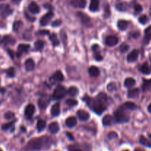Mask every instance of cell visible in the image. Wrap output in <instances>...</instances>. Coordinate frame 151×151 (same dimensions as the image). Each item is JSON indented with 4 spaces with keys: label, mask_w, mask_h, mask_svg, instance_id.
<instances>
[{
    "label": "cell",
    "mask_w": 151,
    "mask_h": 151,
    "mask_svg": "<svg viewBox=\"0 0 151 151\" xmlns=\"http://www.w3.org/2000/svg\"><path fill=\"white\" fill-rule=\"evenodd\" d=\"M60 112H61V106L59 103H55V105H53L51 108V114L53 117L59 116Z\"/></svg>",
    "instance_id": "14"
},
{
    "label": "cell",
    "mask_w": 151,
    "mask_h": 151,
    "mask_svg": "<svg viewBox=\"0 0 151 151\" xmlns=\"http://www.w3.org/2000/svg\"><path fill=\"white\" fill-rule=\"evenodd\" d=\"M29 10H30V13H33V14H36V13H38L40 11V8L38 5H37L36 2H31L30 5H29Z\"/></svg>",
    "instance_id": "18"
},
{
    "label": "cell",
    "mask_w": 151,
    "mask_h": 151,
    "mask_svg": "<svg viewBox=\"0 0 151 151\" xmlns=\"http://www.w3.org/2000/svg\"><path fill=\"white\" fill-rule=\"evenodd\" d=\"M59 125H58V123L56 122V121H53V122H52L51 124L49 125V131L51 133H53V134L57 133V132L59 131Z\"/></svg>",
    "instance_id": "15"
},
{
    "label": "cell",
    "mask_w": 151,
    "mask_h": 151,
    "mask_svg": "<svg viewBox=\"0 0 151 151\" xmlns=\"http://www.w3.org/2000/svg\"><path fill=\"white\" fill-rule=\"evenodd\" d=\"M131 36L133 37V38H137V37L139 36V32H136V33H135L134 32V33H131Z\"/></svg>",
    "instance_id": "52"
},
{
    "label": "cell",
    "mask_w": 151,
    "mask_h": 151,
    "mask_svg": "<svg viewBox=\"0 0 151 151\" xmlns=\"http://www.w3.org/2000/svg\"><path fill=\"white\" fill-rule=\"evenodd\" d=\"M63 80H64V76H63L62 73L59 71V70L56 71L50 78V81H51V82H53V83H55L57 81H61Z\"/></svg>",
    "instance_id": "8"
},
{
    "label": "cell",
    "mask_w": 151,
    "mask_h": 151,
    "mask_svg": "<svg viewBox=\"0 0 151 151\" xmlns=\"http://www.w3.org/2000/svg\"><path fill=\"white\" fill-rule=\"evenodd\" d=\"M151 39V25L145 30V43L148 44Z\"/></svg>",
    "instance_id": "24"
},
{
    "label": "cell",
    "mask_w": 151,
    "mask_h": 151,
    "mask_svg": "<svg viewBox=\"0 0 151 151\" xmlns=\"http://www.w3.org/2000/svg\"><path fill=\"white\" fill-rule=\"evenodd\" d=\"M20 1L21 0H13V2H15V3H18V2H20Z\"/></svg>",
    "instance_id": "57"
},
{
    "label": "cell",
    "mask_w": 151,
    "mask_h": 151,
    "mask_svg": "<svg viewBox=\"0 0 151 151\" xmlns=\"http://www.w3.org/2000/svg\"><path fill=\"white\" fill-rule=\"evenodd\" d=\"M35 110H36V108H35L34 105L33 104H29L27 105V106L25 108V116L27 119H31L33 115L34 114Z\"/></svg>",
    "instance_id": "6"
},
{
    "label": "cell",
    "mask_w": 151,
    "mask_h": 151,
    "mask_svg": "<svg viewBox=\"0 0 151 151\" xmlns=\"http://www.w3.org/2000/svg\"><path fill=\"white\" fill-rule=\"evenodd\" d=\"M66 136H67L68 137H69V139H71V140H72H72H74V137H73L72 135L71 134V133H66Z\"/></svg>",
    "instance_id": "53"
},
{
    "label": "cell",
    "mask_w": 151,
    "mask_h": 151,
    "mask_svg": "<svg viewBox=\"0 0 151 151\" xmlns=\"http://www.w3.org/2000/svg\"><path fill=\"white\" fill-rule=\"evenodd\" d=\"M14 116H15V113H13V112L11 111L7 112V113L5 114V118L6 119H13Z\"/></svg>",
    "instance_id": "44"
},
{
    "label": "cell",
    "mask_w": 151,
    "mask_h": 151,
    "mask_svg": "<svg viewBox=\"0 0 151 151\" xmlns=\"http://www.w3.org/2000/svg\"><path fill=\"white\" fill-rule=\"evenodd\" d=\"M89 9L91 11H97L99 9V0H91Z\"/></svg>",
    "instance_id": "22"
},
{
    "label": "cell",
    "mask_w": 151,
    "mask_h": 151,
    "mask_svg": "<svg viewBox=\"0 0 151 151\" xmlns=\"http://www.w3.org/2000/svg\"><path fill=\"white\" fill-rule=\"evenodd\" d=\"M128 22L126 20H120L117 23V26H118L119 29L120 30H126L128 26Z\"/></svg>",
    "instance_id": "23"
},
{
    "label": "cell",
    "mask_w": 151,
    "mask_h": 151,
    "mask_svg": "<svg viewBox=\"0 0 151 151\" xmlns=\"http://www.w3.org/2000/svg\"><path fill=\"white\" fill-rule=\"evenodd\" d=\"M140 70L141 71V73H143L144 74H150V67L148 66V63H144L141 65V68H140Z\"/></svg>",
    "instance_id": "33"
},
{
    "label": "cell",
    "mask_w": 151,
    "mask_h": 151,
    "mask_svg": "<svg viewBox=\"0 0 151 151\" xmlns=\"http://www.w3.org/2000/svg\"><path fill=\"white\" fill-rule=\"evenodd\" d=\"M37 34L38 35H41V36H44V35H48L49 34V30H39V31L37 32Z\"/></svg>",
    "instance_id": "48"
},
{
    "label": "cell",
    "mask_w": 151,
    "mask_h": 151,
    "mask_svg": "<svg viewBox=\"0 0 151 151\" xmlns=\"http://www.w3.org/2000/svg\"><path fill=\"white\" fill-rule=\"evenodd\" d=\"M66 103L69 106H71V107H74L75 106V105H77V101H76V100L74 99H67L66 100Z\"/></svg>",
    "instance_id": "41"
},
{
    "label": "cell",
    "mask_w": 151,
    "mask_h": 151,
    "mask_svg": "<svg viewBox=\"0 0 151 151\" xmlns=\"http://www.w3.org/2000/svg\"><path fill=\"white\" fill-rule=\"evenodd\" d=\"M51 140L49 137H40L33 139L27 143V148L30 150H41L47 148L50 145Z\"/></svg>",
    "instance_id": "1"
},
{
    "label": "cell",
    "mask_w": 151,
    "mask_h": 151,
    "mask_svg": "<svg viewBox=\"0 0 151 151\" xmlns=\"http://www.w3.org/2000/svg\"><path fill=\"white\" fill-rule=\"evenodd\" d=\"M72 5L77 8H84L86 5L85 0H72Z\"/></svg>",
    "instance_id": "11"
},
{
    "label": "cell",
    "mask_w": 151,
    "mask_h": 151,
    "mask_svg": "<svg viewBox=\"0 0 151 151\" xmlns=\"http://www.w3.org/2000/svg\"><path fill=\"white\" fill-rule=\"evenodd\" d=\"M135 84H136V81H135L134 79L133 78H127L125 80V83H124V85H125V86L126 87V88H131V87H133V85H135Z\"/></svg>",
    "instance_id": "29"
},
{
    "label": "cell",
    "mask_w": 151,
    "mask_h": 151,
    "mask_svg": "<svg viewBox=\"0 0 151 151\" xmlns=\"http://www.w3.org/2000/svg\"><path fill=\"white\" fill-rule=\"evenodd\" d=\"M116 8L120 11H125L128 9V4L126 2H119L116 5Z\"/></svg>",
    "instance_id": "28"
},
{
    "label": "cell",
    "mask_w": 151,
    "mask_h": 151,
    "mask_svg": "<svg viewBox=\"0 0 151 151\" xmlns=\"http://www.w3.org/2000/svg\"><path fill=\"white\" fill-rule=\"evenodd\" d=\"M149 136H150V139H151V133L149 135Z\"/></svg>",
    "instance_id": "59"
},
{
    "label": "cell",
    "mask_w": 151,
    "mask_h": 151,
    "mask_svg": "<svg viewBox=\"0 0 151 151\" xmlns=\"http://www.w3.org/2000/svg\"><path fill=\"white\" fill-rule=\"evenodd\" d=\"M48 103H49V101H46V99L41 98V99H40L39 100H38V106H39L40 109L44 110V109H45L46 107H47Z\"/></svg>",
    "instance_id": "32"
},
{
    "label": "cell",
    "mask_w": 151,
    "mask_h": 151,
    "mask_svg": "<svg viewBox=\"0 0 151 151\" xmlns=\"http://www.w3.org/2000/svg\"><path fill=\"white\" fill-rule=\"evenodd\" d=\"M6 73L9 77H14V76H15V69L13 68H9L8 70L6 71Z\"/></svg>",
    "instance_id": "42"
},
{
    "label": "cell",
    "mask_w": 151,
    "mask_h": 151,
    "mask_svg": "<svg viewBox=\"0 0 151 151\" xmlns=\"http://www.w3.org/2000/svg\"><path fill=\"white\" fill-rule=\"evenodd\" d=\"M114 119L118 123H125L129 121V117L122 108H119L114 112Z\"/></svg>",
    "instance_id": "2"
},
{
    "label": "cell",
    "mask_w": 151,
    "mask_h": 151,
    "mask_svg": "<svg viewBox=\"0 0 151 151\" xmlns=\"http://www.w3.org/2000/svg\"><path fill=\"white\" fill-rule=\"evenodd\" d=\"M110 15V11H109V8L107 5L106 8H105V17H109Z\"/></svg>",
    "instance_id": "50"
},
{
    "label": "cell",
    "mask_w": 151,
    "mask_h": 151,
    "mask_svg": "<svg viewBox=\"0 0 151 151\" xmlns=\"http://www.w3.org/2000/svg\"><path fill=\"white\" fill-rule=\"evenodd\" d=\"M44 47V42L42 40H38L35 42L34 48L36 50H41Z\"/></svg>",
    "instance_id": "30"
},
{
    "label": "cell",
    "mask_w": 151,
    "mask_h": 151,
    "mask_svg": "<svg viewBox=\"0 0 151 151\" xmlns=\"http://www.w3.org/2000/svg\"><path fill=\"white\" fill-rule=\"evenodd\" d=\"M150 62H151V59H150Z\"/></svg>",
    "instance_id": "62"
},
{
    "label": "cell",
    "mask_w": 151,
    "mask_h": 151,
    "mask_svg": "<svg viewBox=\"0 0 151 151\" xmlns=\"http://www.w3.org/2000/svg\"><path fill=\"white\" fill-rule=\"evenodd\" d=\"M139 142L141 143V145H144V146L151 148V141H149L148 139H147L144 136H141L139 137Z\"/></svg>",
    "instance_id": "27"
},
{
    "label": "cell",
    "mask_w": 151,
    "mask_h": 151,
    "mask_svg": "<svg viewBox=\"0 0 151 151\" xmlns=\"http://www.w3.org/2000/svg\"><path fill=\"white\" fill-rule=\"evenodd\" d=\"M94 58H95V59L97 60V61H101V60H102V57L101 56V54H100L98 50L94 51Z\"/></svg>",
    "instance_id": "45"
},
{
    "label": "cell",
    "mask_w": 151,
    "mask_h": 151,
    "mask_svg": "<svg viewBox=\"0 0 151 151\" xmlns=\"http://www.w3.org/2000/svg\"><path fill=\"white\" fill-rule=\"evenodd\" d=\"M30 48V45H27V44H20L18 47V56L19 57L21 53H27Z\"/></svg>",
    "instance_id": "16"
},
{
    "label": "cell",
    "mask_w": 151,
    "mask_h": 151,
    "mask_svg": "<svg viewBox=\"0 0 151 151\" xmlns=\"http://www.w3.org/2000/svg\"><path fill=\"white\" fill-rule=\"evenodd\" d=\"M77 116L81 121H86L90 118V114L84 110H79L77 111Z\"/></svg>",
    "instance_id": "12"
},
{
    "label": "cell",
    "mask_w": 151,
    "mask_h": 151,
    "mask_svg": "<svg viewBox=\"0 0 151 151\" xmlns=\"http://www.w3.org/2000/svg\"><path fill=\"white\" fill-rule=\"evenodd\" d=\"M14 122H15V121H11V122H8V123H6V124H4V125H2V129L3 130H8L10 129L11 127L13 126V125H14Z\"/></svg>",
    "instance_id": "38"
},
{
    "label": "cell",
    "mask_w": 151,
    "mask_h": 151,
    "mask_svg": "<svg viewBox=\"0 0 151 151\" xmlns=\"http://www.w3.org/2000/svg\"><path fill=\"white\" fill-rule=\"evenodd\" d=\"M150 16H151V7H150Z\"/></svg>",
    "instance_id": "58"
},
{
    "label": "cell",
    "mask_w": 151,
    "mask_h": 151,
    "mask_svg": "<svg viewBox=\"0 0 151 151\" xmlns=\"http://www.w3.org/2000/svg\"><path fill=\"white\" fill-rule=\"evenodd\" d=\"M61 24V20H55V21H54V22H53V24H52V26L53 27H57L59 26Z\"/></svg>",
    "instance_id": "49"
},
{
    "label": "cell",
    "mask_w": 151,
    "mask_h": 151,
    "mask_svg": "<svg viewBox=\"0 0 151 151\" xmlns=\"http://www.w3.org/2000/svg\"><path fill=\"white\" fill-rule=\"evenodd\" d=\"M13 13V10L10 6L7 4L0 5V16L2 18H6Z\"/></svg>",
    "instance_id": "4"
},
{
    "label": "cell",
    "mask_w": 151,
    "mask_h": 151,
    "mask_svg": "<svg viewBox=\"0 0 151 151\" xmlns=\"http://www.w3.org/2000/svg\"><path fill=\"white\" fill-rule=\"evenodd\" d=\"M66 125L68 128H74L77 125V119L74 116H70L66 120Z\"/></svg>",
    "instance_id": "17"
},
{
    "label": "cell",
    "mask_w": 151,
    "mask_h": 151,
    "mask_svg": "<svg viewBox=\"0 0 151 151\" xmlns=\"http://www.w3.org/2000/svg\"><path fill=\"white\" fill-rule=\"evenodd\" d=\"M151 89V79H144L143 80L142 90L144 91L149 90Z\"/></svg>",
    "instance_id": "25"
},
{
    "label": "cell",
    "mask_w": 151,
    "mask_h": 151,
    "mask_svg": "<svg viewBox=\"0 0 151 151\" xmlns=\"http://www.w3.org/2000/svg\"><path fill=\"white\" fill-rule=\"evenodd\" d=\"M77 17L81 19V22L85 26H89L91 25V19L88 15H86L85 13H81V12H78L77 13Z\"/></svg>",
    "instance_id": "5"
},
{
    "label": "cell",
    "mask_w": 151,
    "mask_h": 151,
    "mask_svg": "<svg viewBox=\"0 0 151 151\" xmlns=\"http://www.w3.org/2000/svg\"><path fill=\"white\" fill-rule=\"evenodd\" d=\"M49 39L51 40L52 43H53V46H57V45H58L60 44V42L59 40H58V39H57V36H56L55 33H51V34H49Z\"/></svg>",
    "instance_id": "26"
},
{
    "label": "cell",
    "mask_w": 151,
    "mask_h": 151,
    "mask_svg": "<svg viewBox=\"0 0 151 151\" xmlns=\"http://www.w3.org/2000/svg\"><path fill=\"white\" fill-rule=\"evenodd\" d=\"M134 151H145L143 149H141V148H136Z\"/></svg>",
    "instance_id": "56"
},
{
    "label": "cell",
    "mask_w": 151,
    "mask_h": 151,
    "mask_svg": "<svg viewBox=\"0 0 151 151\" xmlns=\"http://www.w3.org/2000/svg\"><path fill=\"white\" fill-rule=\"evenodd\" d=\"M123 151H129L128 150H123Z\"/></svg>",
    "instance_id": "60"
},
{
    "label": "cell",
    "mask_w": 151,
    "mask_h": 151,
    "mask_svg": "<svg viewBox=\"0 0 151 151\" xmlns=\"http://www.w3.org/2000/svg\"><path fill=\"white\" fill-rule=\"evenodd\" d=\"M134 9H135V11H136V13H140V12L142 11V7H141V5H139V4H137V5H135Z\"/></svg>",
    "instance_id": "47"
},
{
    "label": "cell",
    "mask_w": 151,
    "mask_h": 151,
    "mask_svg": "<svg viewBox=\"0 0 151 151\" xmlns=\"http://www.w3.org/2000/svg\"><path fill=\"white\" fill-rule=\"evenodd\" d=\"M148 111H149V113H151V103L149 105V106H148Z\"/></svg>",
    "instance_id": "55"
},
{
    "label": "cell",
    "mask_w": 151,
    "mask_h": 151,
    "mask_svg": "<svg viewBox=\"0 0 151 151\" xmlns=\"http://www.w3.org/2000/svg\"><path fill=\"white\" fill-rule=\"evenodd\" d=\"M8 52L9 55H10V57H11L12 59H13V51H12V50H8Z\"/></svg>",
    "instance_id": "54"
},
{
    "label": "cell",
    "mask_w": 151,
    "mask_h": 151,
    "mask_svg": "<svg viewBox=\"0 0 151 151\" xmlns=\"http://www.w3.org/2000/svg\"><path fill=\"white\" fill-rule=\"evenodd\" d=\"M45 127H46V121L42 119L38 120V123H37V129H38V131L41 132L44 130Z\"/></svg>",
    "instance_id": "31"
},
{
    "label": "cell",
    "mask_w": 151,
    "mask_h": 151,
    "mask_svg": "<svg viewBox=\"0 0 151 151\" xmlns=\"http://www.w3.org/2000/svg\"><path fill=\"white\" fill-rule=\"evenodd\" d=\"M23 26V23L21 21H16L13 25V29L14 31L17 32L21 29V27Z\"/></svg>",
    "instance_id": "34"
},
{
    "label": "cell",
    "mask_w": 151,
    "mask_h": 151,
    "mask_svg": "<svg viewBox=\"0 0 151 151\" xmlns=\"http://www.w3.org/2000/svg\"><path fill=\"white\" fill-rule=\"evenodd\" d=\"M68 92H69V94L70 95L71 97H76V96L78 94L79 91H78V89H77L76 87L72 86V87H71V88H69V91Z\"/></svg>",
    "instance_id": "35"
},
{
    "label": "cell",
    "mask_w": 151,
    "mask_h": 151,
    "mask_svg": "<svg viewBox=\"0 0 151 151\" xmlns=\"http://www.w3.org/2000/svg\"><path fill=\"white\" fill-rule=\"evenodd\" d=\"M69 151H82V150H81L77 149V148H74V146H70V147H69Z\"/></svg>",
    "instance_id": "51"
},
{
    "label": "cell",
    "mask_w": 151,
    "mask_h": 151,
    "mask_svg": "<svg viewBox=\"0 0 151 151\" xmlns=\"http://www.w3.org/2000/svg\"><path fill=\"white\" fill-rule=\"evenodd\" d=\"M35 68V63L32 59H29L25 61V68L27 71H32Z\"/></svg>",
    "instance_id": "19"
},
{
    "label": "cell",
    "mask_w": 151,
    "mask_h": 151,
    "mask_svg": "<svg viewBox=\"0 0 151 151\" xmlns=\"http://www.w3.org/2000/svg\"><path fill=\"white\" fill-rule=\"evenodd\" d=\"M139 22L142 25H145L148 22V18L146 15H142L139 18Z\"/></svg>",
    "instance_id": "39"
},
{
    "label": "cell",
    "mask_w": 151,
    "mask_h": 151,
    "mask_svg": "<svg viewBox=\"0 0 151 151\" xmlns=\"http://www.w3.org/2000/svg\"><path fill=\"white\" fill-rule=\"evenodd\" d=\"M2 42L5 44H13L15 43V39L10 37H5L2 39Z\"/></svg>",
    "instance_id": "36"
},
{
    "label": "cell",
    "mask_w": 151,
    "mask_h": 151,
    "mask_svg": "<svg viewBox=\"0 0 151 151\" xmlns=\"http://www.w3.org/2000/svg\"><path fill=\"white\" fill-rule=\"evenodd\" d=\"M53 17V12H49V13H46L42 18L40 20V24L42 26H45V25H48V23L49 22V21L51 20V19Z\"/></svg>",
    "instance_id": "7"
},
{
    "label": "cell",
    "mask_w": 151,
    "mask_h": 151,
    "mask_svg": "<svg viewBox=\"0 0 151 151\" xmlns=\"http://www.w3.org/2000/svg\"><path fill=\"white\" fill-rule=\"evenodd\" d=\"M139 94V90L137 88H134V89H131L129 90L128 92V98H136Z\"/></svg>",
    "instance_id": "21"
},
{
    "label": "cell",
    "mask_w": 151,
    "mask_h": 151,
    "mask_svg": "<svg viewBox=\"0 0 151 151\" xmlns=\"http://www.w3.org/2000/svg\"><path fill=\"white\" fill-rule=\"evenodd\" d=\"M125 108H128V109L132 110H133L136 109V108H137L136 105V104L133 102H132V101H127V102H125Z\"/></svg>",
    "instance_id": "37"
},
{
    "label": "cell",
    "mask_w": 151,
    "mask_h": 151,
    "mask_svg": "<svg viewBox=\"0 0 151 151\" xmlns=\"http://www.w3.org/2000/svg\"><path fill=\"white\" fill-rule=\"evenodd\" d=\"M89 73L91 77H97L100 75V70H99L98 68H97V67L92 66L89 69Z\"/></svg>",
    "instance_id": "20"
},
{
    "label": "cell",
    "mask_w": 151,
    "mask_h": 151,
    "mask_svg": "<svg viewBox=\"0 0 151 151\" xmlns=\"http://www.w3.org/2000/svg\"><path fill=\"white\" fill-rule=\"evenodd\" d=\"M129 50V46H128V45H126V44H122V45H121V46L120 47V50L121 53H126L128 50Z\"/></svg>",
    "instance_id": "40"
},
{
    "label": "cell",
    "mask_w": 151,
    "mask_h": 151,
    "mask_svg": "<svg viewBox=\"0 0 151 151\" xmlns=\"http://www.w3.org/2000/svg\"><path fill=\"white\" fill-rule=\"evenodd\" d=\"M107 88H108V90L110 92L117 90V85H116V84L115 83H113V82H111V83L109 84V85H108Z\"/></svg>",
    "instance_id": "43"
},
{
    "label": "cell",
    "mask_w": 151,
    "mask_h": 151,
    "mask_svg": "<svg viewBox=\"0 0 151 151\" xmlns=\"http://www.w3.org/2000/svg\"><path fill=\"white\" fill-rule=\"evenodd\" d=\"M117 136H118V135H117V133H115V132H111V133H109V135H108V138H109V139H113L117 138Z\"/></svg>",
    "instance_id": "46"
},
{
    "label": "cell",
    "mask_w": 151,
    "mask_h": 151,
    "mask_svg": "<svg viewBox=\"0 0 151 151\" xmlns=\"http://www.w3.org/2000/svg\"><path fill=\"white\" fill-rule=\"evenodd\" d=\"M139 56V50H133L128 55V61L129 62H133L136 61Z\"/></svg>",
    "instance_id": "13"
},
{
    "label": "cell",
    "mask_w": 151,
    "mask_h": 151,
    "mask_svg": "<svg viewBox=\"0 0 151 151\" xmlns=\"http://www.w3.org/2000/svg\"><path fill=\"white\" fill-rule=\"evenodd\" d=\"M118 43V39L114 36H109L105 39V44L108 46L113 47Z\"/></svg>",
    "instance_id": "9"
},
{
    "label": "cell",
    "mask_w": 151,
    "mask_h": 151,
    "mask_svg": "<svg viewBox=\"0 0 151 151\" xmlns=\"http://www.w3.org/2000/svg\"><path fill=\"white\" fill-rule=\"evenodd\" d=\"M0 151H3V150H2L1 149V148H0Z\"/></svg>",
    "instance_id": "61"
},
{
    "label": "cell",
    "mask_w": 151,
    "mask_h": 151,
    "mask_svg": "<svg viewBox=\"0 0 151 151\" xmlns=\"http://www.w3.org/2000/svg\"><path fill=\"white\" fill-rule=\"evenodd\" d=\"M66 93H67V90L64 86L62 85H58L57 88L55 89L54 93H53V97L54 99L58 100L64 98V97H66Z\"/></svg>",
    "instance_id": "3"
},
{
    "label": "cell",
    "mask_w": 151,
    "mask_h": 151,
    "mask_svg": "<svg viewBox=\"0 0 151 151\" xmlns=\"http://www.w3.org/2000/svg\"><path fill=\"white\" fill-rule=\"evenodd\" d=\"M115 121H116L115 119L112 117L111 115H106L102 119V124L104 126H109V125H113Z\"/></svg>",
    "instance_id": "10"
}]
</instances>
